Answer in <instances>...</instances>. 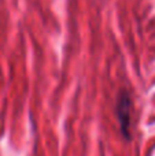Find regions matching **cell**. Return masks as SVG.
I'll list each match as a JSON object with an SVG mask.
<instances>
[{
  "label": "cell",
  "mask_w": 155,
  "mask_h": 156,
  "mask_svg": "<svg viewBox=\"0 0 155 156\" xmlns=\"http://www.w3.org/2000/svg\"><path fill=\"white\" fill-rule=\"evenodd\" d=\"M132 100L131 96L125 92L120 93L117 100V116L120 121V126L124 136L129 138V129H131V119H132Z\"/></svg>",
  "instance_id": "obj_1"
}]
</instances>
